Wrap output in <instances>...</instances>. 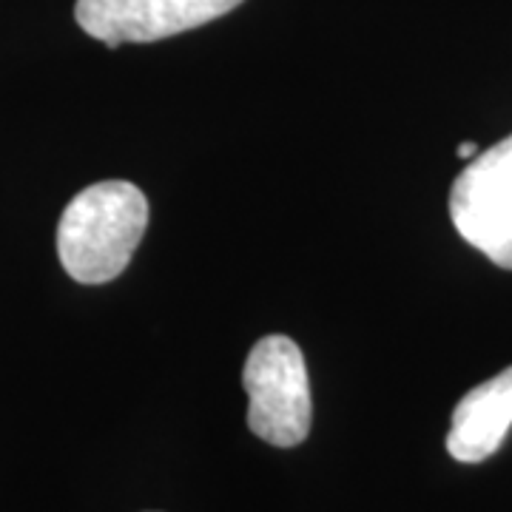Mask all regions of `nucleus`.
Wrapping results in <instances>:
<instances>
[{
    "mask_svg": "<svg viewBox=\"0 0 512 512\" xmlns=\"http://www.w3.org/2000/svg\"><path fill=\"white\" fill-rule=\"evenodd\" d=\"M148 228V200L134 183L89 185L66 205L57 256L74 282L103 285L123 274Z\"/></svg>",
    "mask_w": 512,
    "mask_h": 512,
    "instance_id": "f257e3e1",
    "label": "nucleus"
},
{
    "mask_svg": "<svg viewBox=\"0 0 512 512\" xmlns=\"http://www.w3.org/2000/svg\"><path fill=\"white\" fill-rule=\"evenodd\" d=\"M248 393V427L274 447H296L308 439L313 419L311 382L299 345L291 336H262L242 370Z\"/></svg>",
    "mask_w": 512,
    "mask_h": 512,
    "instance_id": "f03ea898",
    "label": "nucleus"
},
{
    "mask_svg": "<svg viewBox=\"0 0 512 512\" xmlns=\"http://www.w3.org/2000/svg\"><path fill=\"white\" fill-rule=\"evenodd\" d=\"M450 220L467 245L512 271V134L458 174L450 188Z\"/></svg>",
    "mask_w": 512,
    "mask_h": 512,
    "instance_id": "7ed1b4c3",
    "label": "nucleus"
},
{
    "mask_svg": "<svg viewBox=\"0 0 512 512\" xmlns=\"http://www.w3.org/2000/svg\"><path fill=\"white\" fill-rule=\"evenodd\" d=\"M242 0H77L74 20L109 49L154 43L234 12Z\"/></svg>",
    "mask_w": 512,
    "mask_h": 512,
    "instance_id": "20e7f679",
    "label": "nucleus"
},
{
    "mask_svg": "<svg viewBox=\"0 0 512 512\" xmlns=\"http://www.w3.org/2000/svg\"><path fill=\"white\" fill-rule=\"evenodd\" d=\"M512 427V367L473 387L453 410L447 453L461 464H478L498 453Z\"/></svg>",
    "mask_w": 512,
    "mask_h": 512,
    "instance_id": "39448f33",
    "label": "nucleus"
},
{
    "mask_svg": "<svg viewBox=\"0 0 512 512\" xmlns=\"http://www.w3.org/2000/svg\"><path fill=\"white\" fill-rule=\"evenodd\" d=\"M458 157H461V160H476L478 146L476 143H461V146H458Z\"/></svg>",
    "mask_w": 512,
    "mask_h": 512,
    "instance_id": "423d86ee",
    "label": "nucleus"
}]
</instances>
